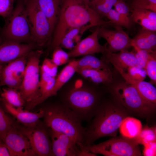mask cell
<instances>
[{"label":"cell","instance_id":"cell-7","mask_svg":"<svg viewBox=\"0 0 156 156\" xmlns=\"http://www.w3.org/2000/svg\"><path fill=\"white\" fill-rule=\"evenodd\" d=\"M30 25L31 42L38 47L50 45L53 32L46 16L36 0H23Z\"/></svg>","mask_w":156,"mask_h":156},{"label":"cell","instance_id":"cell-22","mask_svg":"<svg viewBox=\"0 0 156 156\" xmlns=\"http://www.w3.org/2000/svg\"><path fill=\"white\" fill-rule=\"evenodd\" d=\"M77 72L96 84L109 83L113 80V73L109 68L101 69H78Z\"/></svg>","mask_w":156,"mask_h":156},{"label":"cell","instance_id":"cell-38","mask_svg":"<svg viewBox=\"0 0 156 156\" xmlns=\"http://www.w3.org/2000/svg\"><path fill=\"white\" fill-rule=\"evenodd\" d=\"M14 0H0V16L7 18L13 10Z\"/></svg>","mask_w":156,"mask_h":156},{"label":"cell","instance_id":"cell-32","mask_svg":"<svg viewBox=\"0 0 156 156\" xmlns=\"http://www.w3.org/2000/svg\"><path fill=\"white\" fill-rule=\"evenodd\" d=\"M13 126L12 120L0 106V139L3 141L8 131Z\"/></svg>","mask_w":156,"mask_h":156},{"label":"cell","instance_id":"cell-35","mask_svg":"<svg viewBox=\"0 0 156 156\" xmlns=\"http://www.w3.org/2000/svg\"><path fill=\"white\" fill-rule=\"evenodd\" d=\"M136 65L138 67L144 68L151 54L155 51H150L143 49H134Z\"/></svg>","mask_w":156,"mask_h":156},{"label":"cell","instance_id":"cell-9","mask_svg":"<svg viewBox=\"0 0 156 156\" xmlns=\"http://www.w3.org/2000/svg\"><path fill=\"white\" fill-rule=\"evenodd\" d=\"M106 156H141L138 144L132 139L122 136L113 137L98 144L84 147L82 150Z\"/></svg>","mask_w":156,"mask_h":156},{"label":"cell","instance_id":"cell-3","mask_svg":"<svg viewBox=\"0 0 156 156\" xmlns=\"http://www.w3.org/2000/svg\"><path fill=\"white\" fill-rule=\"evenodd\" d=\"M44 111V123L52 131L62 133L74 139L81 150L85 146L86 128L81 121L61 102L42 108Z\"/></svg>","mask_w":156,"mask_h":156},{"label":"cell","instance_id":"cell-11","mask_svg":"<svg viewBox=\"0 0 156 156\" xmlns=\"http://www.w3.org/2000/svg\"><path fill=\"white\" fill-rule=\"evenodd\" d=\"M29 53L4 66L0 77V87L6 86L16 89L20 87L23 78Z\"/></svg>","mask_w":156,"mask_h":156},{"label":"cell","instance_id":"cell-34","mask_svg":"<svg viewBox=\"0 0 156 156\" xmlns=\"http://www.w3.org/2000/svg\"><path fill=\"white\" fill-rule=\"evenodd\" d=\"M52 61L58 66L69 62V57L68 53L59 47L53 51Z\"/></svg>","mask_w":156,"mask_h":156},{"label":"cell","instance_id":"cell-4","mask_svg":"<svg viewBox=\"0 0 156 156\" xmlns=\"http://www.w3.org/2000/svg\"><path fill=\"white\" fill-rule=\"evenodd\" d=\"M100 94L94 89L83 86H73L61 94V102L72 111L82 121L90 122L101 101Z\"/></svg>","mask_w":156,"mask_h":156},{"label":"cell","instance_id":"cell-12","mask_svg":"<svg viewBox=\"0 0 156 156\" xmlns=\"http://www.w3.org/2000/svg\"><path fill=\"white\" fill-rule=\"evenodd\" d=\"M3 142L11 156H37L27 138L14 125L7 132Z\"/></svg>","mask_w":156,"mask_h":156},{"label":"cell","instance_id":"cell-36","mask_svg":"<svg viewBox=\"0 0 156 156\" xmlns=\"http://www.w3.org/2000/svg\"><path fill=\"white\" fill-rule=\"evenodd\" d=\"M129 8H139L156 12V0H131Z\"/></svg>","mask_w":156,"mask_h":156},{"label":"cell","instance_id":"cell-23","mask_svg":"<svg viewBox=\"0 0 156 156\" xmlns=\"http://www.w3.org/2000/svg\"><path fill=\"white\" fill-rule=\"evenodd\" d=\"M125 81L134 86L140 95L146 101L156 104V89L150 82L135 81L126 77Z\"/></svg>","mask_w":156,"mask_h":156},{"label":"cell","instance_id":"cell-19","mask_svg":"<svg viewBox=\"0 0 156 156\" xmlns=\"http://www.w3.org/2000/svg\"><path fill=\"white\" fill-rule=\"evenodd\" d=\"M130 9L133 22L140 25L142 29L156 31V12L139 8H130Z\"/></svg>","mask_w":156,"mask_h":156},{"label":"cell","instance_id":"cell-37","mask_svg":"<svg viewBox=\"0 0 156 156\" xmlns=\"http://www.w3.org/2000/svg\"><path fill=\"white\" fill-rule=\"evenodd\" d=\"M58 66L49 58H45L40 67V70L53 77H55L57 72Z\"/></svg>","mask_w":156,"mask_h":156},{"label":"cell","instance_id":"cell-20","mask_svg":"<svg viewBox=\"0 0 156 156\" xmlns=\"http://www.w3.org/2000/svg\"><path fill=\"white\" fill-rule=\"evenodd\" d=\"M64 0H36L44 14L53 32L57 22Z\"/></svg>","mask_w":156,"mask_h":156},{"label":"cell","instance_id":"cell-45","mask_svg":"<svg viewBox=\"0 0 156 156\" xmlns=\"http://www.w3.org/2000/svg\"><path fill=\"white\" fill-rule=\"evenodd\" d=\"M83 1H84V2L87 5H88V3L90 1V0H83Z\"/></svg>","mask_w":156,"mask_h":156},{"label":"cell","instance_id":"cell-26","mask_svg":"<svg viewBox=\"0 0 156 156\" xmlns=\"http://www.w3.org/2000/svg\"><path fill=\"white\" fill-rule=\"evenodd\" d=\"M2 90L1 95L3 101L14 107L23 109L26 102L18 90L8 87Z\"/></svg>","mask_w":156,"mask_h":156},{"label":"cell","instance_id":"cell-17","mask_svg":"<svg viewBox=\"0 0 156 156\" xmlns=\"http://www.w3.org/2000/svg\"><path fill=\"white\" fill-rule=\"evenodd\" d=\"M7 111L12 115L19 123L29 127L36 126L40 118H43L44 111L41 108L38 112H32L22 109L16 108L3 101Z\"/></svg>","mask_w":156,"mask_h":156},{"label":"cell","instance_id":"cell-13","mask_svg":"<svg viewBox=\"0 0 156 156\" xmlns=\"http://www.w3.org/2000/svg\"><path fill=\"white\" fill-rule=\"evenodd\" d=\"M114 30L108 29L103 26H99L98 32V38L105 39L108 44V51L111 53L127 50L131 47V39L121 26L113 24Z\"/></svg>","mask_w":156,"mask_h":156},{"label":"cell","instance_id":"cell-2","mask_svg":"<svg viewBox=\"0 0 156 156\" xmlns=\"http://www.w3.org/2000/svg\"><path fill=\"white\" fill-rule=\"evenodd\" d=\"M130 115L113 97L111 100L101 101L90 125L86 128L84 147L102 137H116L122 121Z\"/></svg>","mask_w":156,"mask_h":156},{"label":"cell","instance_id":"cell-29","mask_svg":"<svg viewBox=\"0 0 156 156\" xmlns=\"http://www.w3.org/2000/svg\"><path fill=\"white\" fill-rule=\"evenodd\" d=\"M138 144L143 145L149 142H156L155 126L149 127L146 125L142 129L139 134L132 139Z\"/></svg>","mask_w":156,"mask_h":156},{"label":"cell","instance_id":"cell-18","mask_svg":"<svg viewBox=\"0 0 156 156\" xmlns=\"http://www.w3.org/2000/svg\"><path fill=\"white\" fill-rule=\"evenodd\" d=\"M102 59L106 62L112 63L116 68L124 70L136 65V60L134 51L129 52L127 50L118 53H111L106 51L103 54Z\"/></svg>","mask_w":156,"mask_h":156},{"label":"cell","instance_id":"cell-43","mask_svg":"<svg viewBox=\"0 0 156 156\" xmlns=\"http://www.w3.org/2000/svg\"><path fill=\"white\" fill-rule=\"evenodd\" d=\"M4 66L3 65L0 64V77Z\"/></svg>","mask_w":156,"mask_h":156},{"label":"cell","instance_id":"cell-30","mask_svg":"<svg viewBox=\"0 0 156 156\" xmlns=\"http://www.w3.org/2000/svg\"><path fill=\"white\" fill-rule=\"evenodd\" d=\"M116 69L123 77H127L135 81H143L147 75L144 69L139 68L136 66L128 68L127 72L121 69Z\"/></svg>","mask_w":156,"mask_h":156},{"label":"cell","instance_id":"cell-10","mask_svg":"<svg viewBox=\"0 0 156 156\" xmlns=\"http://www.w3.org/2000/svg\"><path fill=\"white\" fill-rule=\"evenodd\" d=\"M48 128L44 123H38L35 127H26L20 129L28 139L37 156H53Z\"/></svg>","mask_w":156,"mask_h":156},{"label":"cell","instance_id":"cell-46","mask_svg":"<svg viewBox=\"0 0 156 156\" xmlns=\"http://www.w3.org/2000/svg\"><path fill=\"white\" fill-rule=\"evenodd\" d=\"M3 101V99L2 97H0V101Z\"/></svg>","mask_w":156,"mask_h":156},{"label":"cell","instance_id":"cell-25","mask_svg":"<svg viewBox=\"0 0 156 156\" xmlns=\"http://www.w3.org/2000/svg\"><path fill=\"white\" fill-rule=\"evenodd\" d=\"M142 128V124L139 120L129 116L124 119L119 128L122 136L128 139L135 138Z\"/></svg>","mask_w":156,"mask_h":156},{"label":"cell","instance_id":"cell-1","mask_svg":"<svg viewBox=\"0 0 156 156\" xmlns=\"http://www.w3.org/2000/svg\"><path fill=\"white\" fill-rule=\"evenodd\" d=\"M88 25L105 27L111 24L109 21L103 20L83 0H64L48 50L53 51L60 47L64 36L70 29Z\"/></svg>","mask_w":156,"mask_h":156},{"label":"cell","instance_id":"cell-8","mask_svg":"<svg viewBox=\"0 0 156 156\" xmlns=\"http://www.w3.org/2000/svg\"><path fill=\"white\" fill-rule=\"evenodd\" d=\"M43 53L42 50H33L28 54L23 78L19 90L27 103L35 100L40 96L39 63Z\"/></svg>","mask_w":156,"mask_h":156},{"label":"cell","instance_id":"cell-33","mask_svg":"<svg viewBox=\"0 0 156 156\" xmlns=\"http://www.w3.org/2000/svg\"><path fill=\"white\" fill-rule=\"evenodd\" d=\"M156 51L151 53L144 68L147 75L151 79L150 82L154 84L156 83Z\"/></svg>","mask_w":156,"mask_h":156},{"label":"cell","instance_id":"cell-24","mask_svg":"<svg viewBox=\"0 0 156 156\" xmlns=\"http://www.w3.org/2000/svg\"><path fill=\"white\" fill-rule=\"evenodd\" d=\"M76 60H70L55 79L54 86L49 94V97L56 95L62 86L77 72Z\"/></svg>","mask_w":156,"mask_h":156},{"label":"cell","instance_id":"cell-16","mask_svg":"<svg viewBox=\"0 0 156 156\" xmlns=\"http://www.w3.org/2000/svg\"><path fill=\"white\" fill-rule=\"evenodd\" d=\"M99 26L91 34L76 44L68 53L69 57L101 53L103 54L107 49V44L101 45L98 41V32Z\"/></svg>","mask_w":156,"mask_h":156},{"label":"cell","instance_id":"cell-47","mask_svg":"<svg viewBox=\"0 0 156 156\" xmlns=\"http://www.w3.org/2000/svg\"><path fill=\"white\" fill-rule=\"evenodd\" d=\"M122 0L125 1H126V0Z\"/></svg>","mask_w":156,"mask_h":156},{"label":"cell","instance_id":"cell-21","mask_svg":"<svg viewBox=\"0 0 156 156\" xmlns=\"http://www.w3.org/2000/svg\"><path fill=\"white\" fill-rule=\"evenodd\" d=\"M156 31L142 29L131 39V47L134 49L155 51Z\"/></svg>","mask_w":156,"mask_h":156},{"label":"cell","instance_id":"cell-6","mask_svg":"<svg viewBox=\"0 0 156 156\" xmlns=\"http://www.w3.org/2000/svg\"><path fill=\"white\" fill-rule=\"evenodd\" d=\"M6 18L1 36L4 40L31 42L30 25L23 0H18L15 8Z\"/></svg>","mask_w":156,"mask_h":156},{"label":"cell","instance_id":"cell-31","mask_svg":"<svg viewBox=\"0 0 156 156\" xmlns=\"http://www.w3.org/2000/svg\"><path fill=\"white\" fill-rule=\"evenodd\" d=\"M112 24L119 25L122 27L129 29L133 22L130 18H127L120 14L114 9H111L106 16Z\"/></svg>","mask_w":156,"mask_h":156},{"label":"cell","instance_id":"cell-28","mask_svg":"<svg viewBox=\"0 0 156 156\" xmlns=\"http://www.w3.org/2000/svg\"><path fill=\"white\" fill-rule=\"evenodd\" d=\"M118 0H92L88 3L89 6L102 17L107 14Z\"/></svg>","mask_w":156,"mask_h":156},{"label":"cell","instance_id":"cell-44","mask_svg":"<svg viewBox=\"0 0 156 156\" xmlns=\"http://www.w3.org/2000/svg\"><path fill=\"white\" fill-rule=\"evenodd\" d=\"M4 41V40L0 36V46L2 44Z\"/></svg>","mask_w":156,"mask_h":156},{"label":"cell","instance_id":"cell-5","mask_svg":"<svg viewBox=\"0 0 156 156\" xmlns=\"http://www.w3.org/2000/svg\"><path fill=\"white\" fill-rule=\"evenodd\" d=\"M109 92L130 115L150 120L155 116L156 104L144 99L133 86L125 82L117 83Z\"/></svg>","mask_w":156,"mask_h":156},{"label":"cell","instance_id":"cell-40","mask_svg":"<svg viewBox=\"0 0 156 156\" xmlns=\"http://www.w3.org/2000/svg\"><path fill=\"white\" fill-rule=\"evenodd\" d=\"M143 155L144 156H155L156 142L147 143L143 145Z\"/></svg>","mask_w":156,"mask_h":156},{"label":"cell","instance_id":"cell-15","mask_svg":"<svg viewBox=\"0 0 156 156\" xmlns=\"http://www.w3.org/2000/svg\"><path fill=\"white\" fill-rule=\"evenodd\" d=\"M38 47L35 44H27L4 40L0 46V64H8L34 50Z\"/></svg>","mask_w":156,"mask_h":156},{"label":"cell","instance_id":"cell-39","mask_svg":"<svg viewBox=\"0 0 156 156\" xmlns=\"http://www.w3.org/2000/svg\"><path fill=\"white\" fill-rule=\"evenodd\" d=\"M113 6L114 7V10L121 15L126 17L130 18L129 7L125 1L118 0Z\"/></svg>","mask_w":156,"mask_h":156},{"label":"cell","instance_id":"cell-42","mask_svg":"<svg viewBox=\"0 0 156 156\" xmlns=\"http://www.w3.org/2000/svg\"><path fill=\"white\" fill-rule=\"evenodd\" d=\"M83 86V81L81 79H78L75 81L73 86L76 88H79Z\"/></svg>","mask_w":156,"mask_h":156},{"label":"cell","instance_id":"cell-14","mask_svg":"<svg viewBox=\"0 0 156 156\" xmlns=\"http://www.w3.org/2000/svg\"><path fill=\"white\" fill-rule=\"evenodd\" d=\"M49 128L53 156H81L82 150L74 139L66 135Z\"/></svg>","mask_w":156,"mask_h":156},{"label":"cell","instance_id":"cell-27","mask_svg":"<svg viewBox=\"0 0 156 156\" xmlns=\"http://www.w3.org/2000/svg\"><path fill=\"white\" fill-rule=\"evenodd\" d=\"M76 62L77 70L83 69H101L109 68L107 62L104 60L102 58L99 59L92 55H84L81 59L76 60Z\"/></svg>","mask_w":156,"mask_h":156},{"label":"cell","instance_id":"cell-48","mask_svg":"<svg viewBox=\"0 0 156 156\" xmlns=\"http://www.w3.org/2000/svg\"></svg>","mask_w":156,"mask_h":156},{"label":"cell","instance_id":"cell-41","mask_svg":"<svg viewBox=\"0 0 156 156\" xmlns=\"http://www.w3.org/2000/svg\"><path fill=\"white\" fill-rule=\"evenodd\" d=\"M10 156L9 152L4 144L2 140L0 139V156Z\"/></svg>","mask_w":156,"mask_h":156}]
</instances>
